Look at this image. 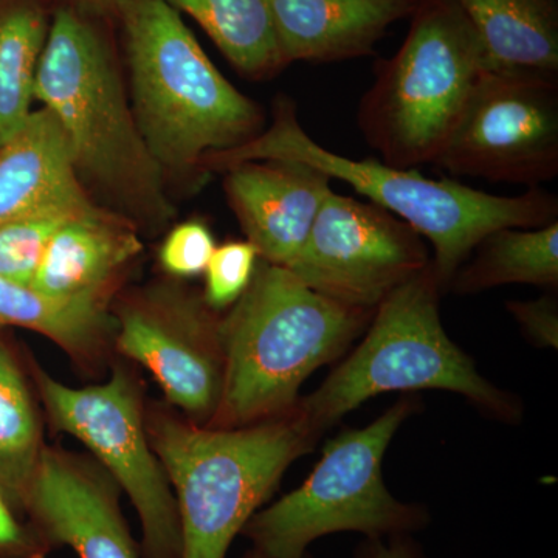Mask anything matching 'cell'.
I'll list each match as a JSON object with an SVG mask.
<instances>
[{
	"label": "cell",
	"mask_w": 558,
	"mask_h": 558,
	"mask_svg": "<svg viewBox=\"0 0 558 558\" xmlns=\"http://www.w3.org/2000/svg\"><path fill=\"white\" fill-rule=\"evenodd\" d=\"M414 410L413 399L399 400L368 427L330 439L310 478L242 529L252 549L263 558H306L311 543L337 532L387 538L427 526V510L392 497L381 475L385 451Z\"/></svg>",
	"instance_id": "obj_8"
},
{
	"label": "cell",
	"mask_w": 558,
	"mask_h": 558,
	"mask_svg": "<svg viewBox=\"0 0 558 558\" xmlns=\"http://www.w3.org/2000/svg\"><path fill=\"white\" fill-rule=\"evenodd\" d=\"M121 488L92 458L46 446L24 505L51 548L78 558H140L120 506Z\"/></svg>",
	"instance_id": "obj_13"
},
{
	"label": "cell",
	"mask_w": 558,
	"mask_h": 558,
	"mask_svg": "<svg viewBox=\"0 0 558 558\" xmlns=\"http://www.w3.org/2000/svg\"><path fill=\"white\" fill-rule=\"evenodd\" d=\"M226 172L227 197L247 241L260 259L289 269L332 179L295 160L245 161Z\"/></svg>",
	"instance_id": "obj_14"
},
{
	"label": "cell",
	"mask_w": 558,
	"mask_h": 558,
	"mask_svg": "<svg viewBox=\"0 0 558 558\" xmlns=\"http://www.w3.org/2000/svg\"><path fill=\"white\" fill-rule=\"evenodd\" d=\"M131 72L134 117L161 170L201 168L209 154L245 145L263 109L215 68L167 0H116Z\"/></svg>",
	"instance_id": "obj_5"
},
{
	"label": "cell",
	"mask_w": 558,
	"mask_h": 558,
	"mask_svg": "<svg viewBox=\"0 0 558 558\" xmlns=\"http://www.w3.org/2000/svg\"><path fill=\"white\" fill-rule=\"evenodd\" d=\"M50 543L32 523H22L0 492V558H47Z\"/></svg>",
	"instance_id": "obj_27"
},
{
	"label": "cell",
	"mask_w": 558,
	"mask_h": 558,
	"mask_svg": "<svg viewBox=\"0 0 558 558\" xmlns=\"http://www.w3.org/2000/svg\"><path fill=\"white\" fill-rule=\"evenodd\" d=\"M76 215L49 211L0 222V277L32 286L51 238Z\"/></svg>",
	"instance_id": "obj_24"
},
{
	"label": "cell",
	"mask_w": 558,
	"mask_h": 558,
	"mask_svg": "<svg viewBox=\"0 0 558 558\" xmlns=\"http://www.w3.org/2000/svg\"><path fill=\"white\" fill-rule=\"evenodd\" d=\"M31 373L51 432L78 439L121 492L142 524L140 558H180L182 535L170 480L146 432L145 388L113 357L105 384L73 388L31 359Z\"/></svg>",
	"instance_id": "obj_9"
},
{
	"label": "cell",
	"mask_w": 558,
	"mask_h": 558,
	"mask_svg": "<svg viewBox=\"0 0 558 558\" xmlns=\"http://www.w3.org/2000/svg\"><path fill=\"white\" fill-rule=\"evenodd\" d=\"M429 263L427 245L409 223L373 202L329 189L289 270L337 303L376 311Z\"/></svg>",
	"instance_id": "obj_12"
},
{
	"label": "cell",
	"mask_w": 558,
	"mask_h": 558,
	"mask_svg": "<svg viewBox=\"0 0 558 558\" xmlns=\"http://www.w3.org/2000/svg\"><path fill=\"white\" fill-rule=\"evenodd\" d=\"M488 68L558 73V0H457Z\"/></svg>",
	"instance_id": "obj_19"
},
{
	"label": "cell",
	"mask_w": 558,
	"mask_h": 558,
	"mask_svg": "<svg viewBox=\"0 0 558 558\" xmlns=\"http://www.w3.org/2000/svg\"><path fill=\"white\" fill-rule=\"evenodd\" d=\"M510 314L520 323L521 329L538 347L557 348L558 306L556 296H542L534 301H510Z\"/></svg>",
	"instance_id": "obj_28"
},
{
	"label": "cell",
	"mask_w": 558,
	"mask_h": 558,
	"mask_svg": "<svg viewBox=\"0 0 558 558\" xmlns=\"http://www.w3.org/2000/svg\"><path fill=\"white\" fill-rule=\"evenodd\" d=\"M242 558H263V557H260V556H259V554H258V553H256V550H255V549H250V550H248V553H247V554H245V556H244V557H242ZM306 558H311V557H310V556H307Z\"/></svg>",
	"instance_id": "obj_31"
},
{
	"label": "cell",
	"mask_w": 558,
	"mask_h": 558,
	"mask_svg": "<svg viewBox=\"0 0 558 558\" xmlns=\"http://www.w3.org/2000/svg\"><path fill=\"white\" fill-rule=\"evenodd\" d=\"M145 418L178 502L180 558H226L286 470L319 438L299 403L282 416L240 428L202 427L167 402L146 403Z\"/></svg>",
	"instance_id": "obj_4"
},
{
	"label": "cell",
	"mask_w": 558,
	"mask_h": 558,
	"mask_svg": "<svg viewBox=\"0 0 558 558\" xmlns=\"http://www.w3.org/2000/svg\"><path fill=\"white\" fill-rule=\"evenodd\" d=\"M286 64L371 57L417 0H267Z\"/></svg>",
	"instance_id": "obj_16"
},
{
	"label": "cell",
	"mask_w": 558,
	"mask_h": 558,
	"mask_svg": "<svg viewBox=\"0 0 558 558\" xmlns=\"http://www.w3.org/2000/svg\"><path fill=\"white\" fill-rule=\"evenodd\" d=\"M354 558H422L421 550L410 535L387 538H366L360 543Z\"/></svg>",
	"instance_id": "obj_29"
},
{
	"label": "cell",
	"mask_w": 558,
	"mask_h": 558,
	"mask_svg": "<svg viewBox=\"0 0 558 558\" xmlns=\"http://www.w3.org/2000/svg\"><path fill=\"white\" fill-rule=\"evenodd\" d=\"M142 252L134 222L95 205L53 234L32 288L50 299L109 307L121 279Z\"/></svg>",
	"instance_id": "obj_15"
},
{
	"label": "cell",
	"mask_w": 558,
	"mask_h": 558,
	"mask_svg": "<svg viewBox=\"0 0 558 558\" xmlns=\"http://www.w3.org/2000/svg\"><path fill=\"white\" fill-rule=\"evenodd\" d=\"M295 160L329 179L347 182L369 202L409 223L435 248L433 270L440 290L488 233L505 227L538 229L556 222L558 199L534 186L519 196H495L454 180H433L377 159H349L326 149L301 128L293 102L281 98L274 123L238 148L209 154L204 171L226 172L245 161Z\"/></svg>",
	"instance_id": "obj_2"
},
{
	"label": "cell",
	"mask_w": 558,
	"mask_h": 558,
	"mask_svg": "<svg viewBox=\"0 0 558 558\" xmlns=\"http://www.w3.org/2000/svg\"><path fill=\"white\" fill-rule=\"evenodd\" d=\"M49 17L46 0H0V146L32 116Z\"/></svg>",
	"instance_id": "obj_23"
},
{
	"label": "cell",
	"mask_w": 558,
	"mask_h": 558,
	"mask_svg": "<svg viewBox=\"0 0 558 558\" xmlns=\"http://www.w3.org/2000/svg\"><path fill=\"white\" fill-rule=\"evenodd\" d=\"M112 317L116 354L148 371L168 405L208 427L226 379L219 312L199 293L159 282L124 296Z\"/></svg>",
	"instance_id": "obj_11"
},
{
	"label": "cell",
	"mask_w": 558,
	"mask_h": 558,
	"mask_svg": "<svg viewBox=\"0 0 558 558\" xmlns=\"http://www.w3.org/2000/svg\"><path fill=\"white\" fill-rule=\"evenodd\" d=\"M259 259L258 250L247 240L218 245L204 274L205 303L216 312L233 306L252 284Z\"/></svg>",
	"instance_id": "obj_25"
},
{
	"label": "cell",
	"mask_w": 558,
	"mask_h": 558,
	"mask_svg": "<svg viewBox=\"0 0 558 558\" xmlns=\"http://www.w3.org/2000/svg\"><path fill=\"white\" fill-rule=\"evenodd\" d=\"M488 68L457 0H417L400 49L376 64L359 105L363 138L402 170L436 163Z\"/></svg>",
	"instance_id": "obj_6"
},
{
	"label": "cell",
	"mask_w": 558,
	"mask_h": 558,
	"mask_svg": "<svg viewBox=\"0 0 558 558\" xmlns=\"http://www.w3.org/2000/svg\"><path fill=\"white\" fill-rule=\"evenodd\" d=\"M454 175L527 185L558 175V73L487 68L436 160Z\"/></svg>",
	"instance_id": "obj_10"
},
{
	"label": "cell",
	"mask_w": 558,
	"mask_h": 558,
	"mask_svg": "<svg viewBox=\"0 0 558 558\" xmlns=\"http://www.w3.org/2000/svg\"><path fill=\"white\" fill-rule=\"evenodd\" d=\"M92 207L60 124L46 108L32 112L22 130L0 146V222Z\"/></svg>",
	"instance_id": "obj_17"
},
{
	"label": "cell",
	"mask_w": 558,
	"mask_h": 558,
	"mask_svg": "<svg viewBox=\"0 0 558 558\" xmlns=\"http://www.w3.org/2000/svg\"><path fill=\"white\" fill-rule=\"evenodd\" d=\"M374 312L337 303L259 259L252 284L220 322L226 379L208 427H247L289 413L304 380L339 359Z\"/></svg>",
	"instance_id": "obj_3"
},
{
	"label": "cell",
	"mask_w": 558,
	"mask_h": 558,
	"mask_svg": "<svg viewBox=\"0 0 558 558\" xmlns=\"http://www.w3.org/2000/svg\"><path fill=\"white\" fill-rule=\"evenodd\" d=\"M83 2L94 3V5L106 7V9H113L116 0H83Z\"/></svg>",
	"instance_id": "obj_30"
},
{
	"label": "cell",
	"mask_w": 558,
	"mask_h": 558,
	"mask_svg": "<svg viewBox=\"0 0 558 558\" xmlns=\"http://www.w3.org/2000/svg\"><path fill=\"white\" fill-rule=\"evenodd\" d=\"M433 263L374 312L365 339L299 409L319 436L366 400L389 391L458 392L488 416L519 421L517 399L484 379L440 322Z\"/></svg>",
	"instance_id": "obj_7"
},
{
	"label": "cell",
	"mask_w": 558,
	"mask_h": 558,
	"mask_svg": "<svg viewBox=\"0 0 558 558\" xmlns=\"http://www.w3.org/2000/svg\"><path fill=\"white\" fill-rule=\"evenodd\" d=\"M105 10L83 0H60L51 10L35 100L64 132L81 183H90L124 218L161 226L172 216L165 171L128 105Z\"/></svg>",
	"instance_id": "obj_1"
},
{
	"label": "cell",
	"mask_w": 558,
	"mask_h": 558,
	"mask_svg": "<svg viewBox=\"0 0 558 558\" xmlns=\"http://www.w3.org/2000/svg\"><path fill=\"white\" fill-rule=\"evenodd\" d=\"M7 326L47 337L90 377H97L116 355V322L109 307L50 299L32 286L0 277V328Z\"/></svg>",
	"instance_id": "obj_18"
},
{
	"label": "cell",
	"mask_w": 558,
	"mask_h": 558,
	"mask_svg": "<svg viewBox=\"0 0 558 558\" xmlns=\"http://www.w3.org/2000/svg\"><path fill=\"white\" fill-rule=\"evenodd\" d=\"M207 32L242 76L267 80L288 68L267 0H167Z\"/></svg>",
	"instance_id": "obj_22"
},
{
	"label": "cell",
	"mask_w": 558,
	"mask_h": 558,
	"mask_svg": "<svg viewBox=\"0 0 558 558\" xmlns=\"http://www.w3.org/2000/svg\"><path fill=\"white\" fill-rule=\"evenodd\" d=\"M211 230L199 220H189L174 227L159 250V264L172 278L189 279L205 274L215 253Z\"/></svg>",
	"instance_id": "obj_26"
},
{
	"label": "cell",
	"mask_w": 558,
	"mask_h": 558,
	"mask_svg": "<svg viewBox=\"0 0 558 558\" xmlns=\"http://www.w3.org/2000/svg\"><path fill=\"white\" fill-rule=\"evenodd\" d=\"M509 284L557 288L558 220L538 229L492 231L459 267L449 289L470 295Z\"/></svg>",
	"instance_id": "obj_21"
},
{
	"label": "cell",
	"mask_w": 558,
	"mask_h": 558,
	"mask_svg": "<svg viewBox=\"0 0 558 558\" xmlns=\"http://www.w3.org/2000/svg\"><path fill=\"white\" fill-rule=\"evenodd\" d=\"M44 418L28 360L0 337V492L17 515L46 449Z\"/></svg>",
	"instance_id": "obj_20"
}]
</instances>
